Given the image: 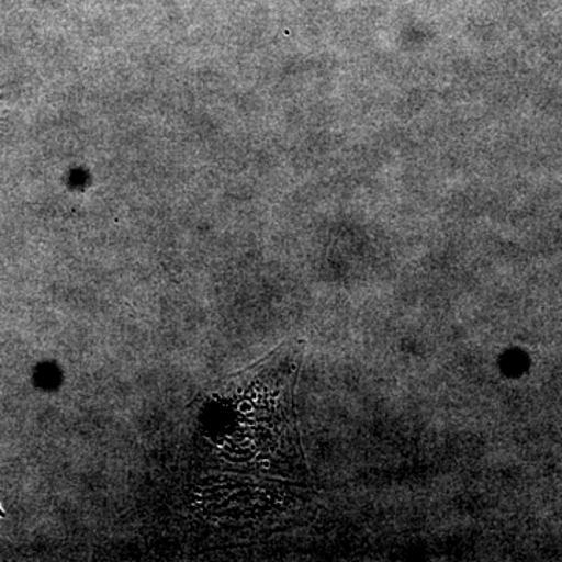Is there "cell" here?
<instances>
[{"instance_id": "obj_1", "label": "cell", "mask_w": 562, "mask_h": 562, "mask_svg": "<svg viewBox=\"0 0 562 562\" xmlns=\"http://www.w3.org/2000/svg\"><path fill=\"white\" fill-rule=\"evenodd\" d=\"M0 516H3L2 509H0Z\"/></svg>"}]
</instances>
